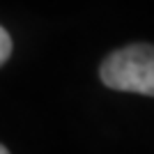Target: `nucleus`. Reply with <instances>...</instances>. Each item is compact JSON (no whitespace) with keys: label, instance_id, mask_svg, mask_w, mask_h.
Instances as JSON below:
<instances>
[{"label":"nucleus","instance_id":"1","mask_svg":"<svg viewBox=\"0 0 154 154\" xmlns=\"http://www.w3.org/2000/svg\"><path fill=\"white\" fill-rule=\"evenodd\" d=\"M99 76L110 90L154 97V46L131 44L113 51L101 62Z\"/></svg>","mask_w":154,"mask_h":154},{"label":"nucleus","instance_id":"2","mask_svg":"<svg viewBox=\"0 0 154 154\" xmlns=\"http://www.w3.org/2000/svg\"><path fill=\"white\" fill-rule=\"evenodd\" d=\"M9 55H12V37H9V32L5 28L0 26V67L9 60Z\"/></svg>","mask_w":154,"mask_h":154},{"label":"nucleus","instance_id":"3","mask_svg":"<svg viewBox=\"0 0 154 154\" xmlns=\"http://www.w3.org/2000/svg\"><path fill=\"white\" fill-rule=\"evenodd\" d=\"M0 154H9V152H7V147H5V145H0Z\"/></svg>","mask_w":154,"mask_h":154}]
</instances>
